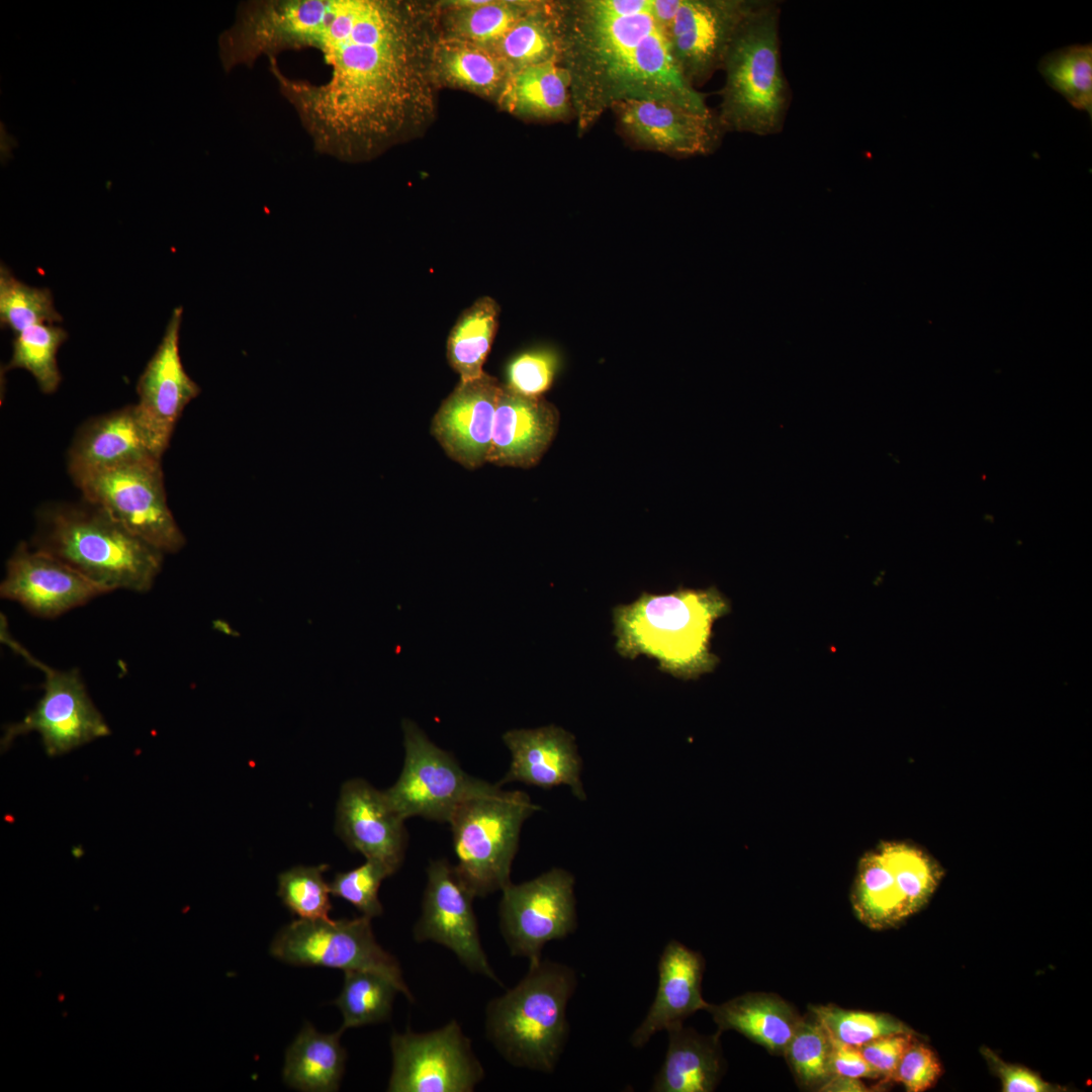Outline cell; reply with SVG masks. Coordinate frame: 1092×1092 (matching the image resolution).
Listing matches in <instances>:
<instances>
[{
  "label": "cell",
  "mask_w": 1092,
  "mask_h": 1092,
  "mask_svg": "<svg viewBox=\"0 0 1092 1092\" xmlns=\"http://www.w3.org/2000/svg\"><path fill=\"white\" fill-rule=\"evenodd\" d=\"M1038 72L1074 108L1092 116V46L1072 44L1044 55Z\"/></svg>",
  "instance_id": "cell-35"
},
{
  "label": "cell",
  "mask_w": 1092,
  "mask_h": 1092,
  "mask_svg": "<svg viewBox=\"0 0 1092 1092\" xmlns=\"http://www.w3.org/2000/svg\"><path fill=\"white\" fill-rule=\"evenodd\" d=\"M942 1074L934 1053L915 1038L903 1053L893 1080L909 1092H921L932 1087Z\"/></svg>",
  "instance_id": "cell-43"
},
{
  "label": "cell",
  "mask_w": 1092,
  "mask_h": 1092,
  "mask_svg": "<svg viewBox=\"0 0 1092 1092\" xmlns=\"http://www.w3.org/2000/svg\"><path fill=\"white\" fill-rule=\"evenodd\" d=\"M568 966L540 961L485 1008V1036L509 1064L551 1073L569 1033L566 1007L576 987Z\"/></svg>",
  "instance_id": "cell-6"
},
{
  "label": "cell",
  "mask_w": 1092,
  "mask_h": 1092,
  "mask_svg": "<svg viewBox=\"0 0 1092 1092\" xmlns=\"http://www.w3.org/2000/svg\"><path fill=\"white\" fill-rule=\"evenodd\" d=\"M1 623V640L44 674L43 695L19 722L5 726L1 749L29 732H37L49 756L71 750L110 734L103 716L90 699L78 669L59 670L33 657Z\"/></svg>",
  "instance_id": "cell-9"
},
{
  "label": "cell",
  "mask_w": 1092,
  "mask_h": 1092,
  "mask_svg": "<svg viewBox=\"0 0 1092 1092\" xmlns=\"http://www.w3.org/2000/svg\"><path fill=\"white\" fill-rule=\"evenodd\" d=\"M781 4L755 0L725 58L718 120L724 132L780 133L791 103L780 41Z\"/></svg>",
  "instance_id": "cell-5"
},
{
  "label": "cell",
  "mask_w": 1092,
  "mask_h": 1092,
  "mask_svg": "<svg viewBox=\"0 0 1092 1092\" xmlns=\"http://www.w3.org/2000/svg\"><path fill=\"white\" fill-rule=\"evenodd\" d=\"M810 1012L832 1039L855 1048L885 1035L914 1033L905 1023L888 1014L846 1010L835 1005L811 1006Z\"/></svg>",
  "instance_id": "cell-39"
},
{
  "label": "cell",
  "mask_w": 1092,
  "mask_h": 1092,
  "mask_svg": "<svg viewBox=\"0 0 1092 1092\" xmlns=\"http://www.w3.org/2000/svg\"><path fill=\"white\" fill-rule=\"evenodd\" d=\"M559 426V412L544 397H528L504 386L496 403L487 462L497 466L537 465Z\"/></svg>",
  "instance_id": "cell-22"
},
{
  "label": "cell",
  "mask_w": 1092,
  "mask_h": 1092,
  "mask_svg": "<svg viewBox=\"0 0 1092 1092\" xmlns=\"http://www.w3.org/2000/svg\"><path fill=\"white\" fill-rule=\"evenodd\" d=\"M851 903L858 919L875 929L892 927L916 912L897 841H885L858 862Z\"/></svg>",
  "instance_id": "cell-24"
},
{
  "label": "cell",
  "mask_w": 1092,
  "mask_h": 1092,
  "mask_svg": "<svg viewBox=\"0 0 1092 1092\" xmlns=\"http://www.w3.org/2000/svg\"><path fill=\"white\" fill-rule=\"evenodd\" d=\"M500 308L489 296H481L464 309L452 327L446 355L461 381L479 377L498 328Z\"/></svg>",
  "instance_id": "cell-33"
},
{
  "label": "cell",
  "mask_w": 1092,
  "mask_h": 1092,
  "mask_svg": "<svg viewBox=\"0 0 1092 1092\" xmlns=\"http://www.w3.org/2000/svg\"><path fill=\"white\" fill-rule=\"evenodd\" d=\"M158 458L151 447L136 405L95 418L78 432L69 450L68 470L74 482L89 474Z\"/></svg>",
  "instance_id": "cell-23"
},
{
  "label": "cell",
  "mask_w": 1092,
  "mask_h": 1092,
  "mask_svg": "<svg viewBox=\"0 0 1092 1092\" xmlns=\"http://www.w3.org/2000/svg\"><path fill=\"white\" fill-rule=\"evenodd\" d=\"M820 1091L862 1092L869 1088L859 1079L833 1075Z\"/></svg>",
  "instance_id": "cell-47"
},
{
  "label": "cell",
  "mask_w": 1092,
  "mask_h": 1092,
  "mask_svg": "<svg viewBox=\"0 0 1092 1092\" xmlns=\"http://www.w3.org/2000/svg\"><path fill=\"white\" fill-rule=\"evenodd\" d=\"M328 868V864L297 866L279 875L277 894L298 919H331V889L323 876Z\"/></svg>",
  "instance_id": "cell-40"
},
{
  "label": "cell",
  "mask_w": 1092,
  "mask_h": 1092,
  "mask_svg": "<svg viewBox=\"0 0 1092 1092\" xmlns=\"http://www.w3.org/2000/svg\"><path fill=\"white\" fill-rule=\"evenodd\" d=\"M432 72L437 86L461 88L495 100L510 75L490 50L443 34L433 49Z\"/></svg>",
  "instance_id": "cell-29"
},
{
  "label": "cell",
  "mask_w": 1092,
  "mask_h": 1092,
  "mask_svg": "<svg viewBox=\"0 0 1092 1092\" xmlns=\"http://www.w3.org/2000/svg\"><path fill=\"white\" fill-rule=\"evenodd\" d=\"M389 1092H471L484 1078L471 1040L454 1019L426 1032L390 1037Z\"/></svg>",
  "instance_id": "cell-12"
},
{
  "label": "cell",
  "mask_w": 1092,
  "mask_h": 1092,
  "mask_svg": "<svg viewBox=\"0 0 1092 1092\" xmlns=\"http://www.w3.org/2000/svg\"><path fill=\"white\" fill-rule=\"evenodd\" d=\"M505 64L509 73L561 59V31L558 2L536 1L490 50Z\"/></svg>",
  "instance_id": "cell-31"
},
{
  "label": "cell",
  "mask_w": 1092,
  "mask_h": 1092,
  "mask_svg": "<svg viewBox=\"0 0 1092 1092\" xmlns=\"http://www.w3.org/2000/svg\"><path fill=\"white\" fill-rule=\"evenodd\" d=\"M396 992V987L379 974L345 971L343 988L334 1001L343 1015L340 1030L387 1021Z\"/></svg>",
  "instance_id": "cell-34"
},
{
  "label": "cell",
  "mask_w": 1092,
  "mask_h": 1092,
  "mask_svg": "<svg viewBox=\"0 0 1092 1092\" xmlns=\"http://www.w3.org/2000/svg\"><path fill=\"white\" fill-rule=\"evenodd\" d=\"M404 759L397 781L384 791L403 819L449 822L456 808L488 783L468 775L454 756L433 743L412 720L402 721Z\"/></svg>",
  "instance_id": "cell-11"
},
{
  "label": "cell",
  "mask_w": 1092,
  "mask_h": 1092,
  "mask_svg": "<svg viewBox=\"0 0 1092 1092\" xmlns=\"http://www.w3.org/2000/svg\"><path fill=\"white\" fill-rule=\"evenodd\" d=\"M67 338L64 329L50 324L26 328L16 335L12 356L5 370L25 369L32 374L42 392L53 393L62 380L57 352Z\"/></svg>",
  "instance_id": "cell-36"
},
{
  "label": "cell",
  "mask_w": 1092,
  "mask_h": 1092,
  "mask_svg": "<svg viewBox=\"0 0 1092 1092\" xmlns=\"http://www.w3.org/2000/svg\"><path fill=\"white\" fill-rule=\"evenodd\" d=\"M343 1031L322 1033L303 1025L285 1054L283 1080L305 1092H332L340 1087L347 1059L340 1042Z\"/></svg>",
  "instance_id": "cell-30"
},
{
  "label": "cell",
  "mask_w": 1092,
  "mask_h": 1092,
  "mask_svg": "<svg viewBox=\"0 0 1092 1092\" xmlns=\"http://www.w3.org/2000/svg\"><path fill=\"white\" fill-rule=\"evenodd\" d=\"M559 353L550 347H537L514 356L507 364L505 387L528 396L543 397L560 369Z\"/></svg>",
  "instance_id": "cell-41"
},
{
  "label": "cell",
  "mask_w": 1092,
  "mask_h": 1092,
  "mask_svg": "<svg viewBox=\"0 0 1092 1092\" xmlns=\"http://www.w3.org/2000/svg\"><path fill=\"white\" fill-rule=\"evenodd\" d=\"M510 113L532 119H561L572 114L570 80L559 62L529 66L509 75L497 100Z\"/></svg>",
  "instance_id": "cell-28"
},
{
  "label": "cell",
  "mask_w": 1092,
  "mask_h": 1092,
  "mask_svg": "<svg viewBox=\"0 0 1092 1092\" xmlns=\"http://www.w3.org/2000/svg\"><path fill=\"white\" fill-rule=\"evenodd\" d=\"M914 1033L890 1034L873 1039L858 1049L864 1060L885 1081L893 1080L897 1065Z\"/></svg>",
  "instance_id": "cell-44"
},
{
  "label": "cell",
  "mask_w": 1092,
  "mask_h": 1092,
  "mask_svg": "<svg viewBox=\"0 0 1092 1092\" xmlns=\"http://www.w3.org/2000/svg\"><path fill=\"white\" fill-rule=\"evenodd\" d=\"M536 1L465 0L444 3L445 34L492 50Z\"/></svg>",
  "instance_id": "cell-32"
},
{
  "label": "cell",
  "mask_w": 1092,
  "mask_h": 1092,
  "mask_svg": "<svg viewBox=\"0 0 1092 1092\" xmlns=\"http://www.w3.org/2000/svg\"><path fill=\"white\" fill-rule=\"evenodd\" d=\"M161 459L150 458L95 472L75 481L85 500L165 553L182 549L185 537L167 503Z\"/></svg>",
  "instance_id": "cell-10"
},
{
  "label": "cell",
  "mask_w": 1092,
  "mask_h": 1092,
  "mask_svg": "<svg viewBox=\"0 0 1092 1092\" xmlns=\"http://www.w3.org/2000/svg\"><path fill=\"white\" fill-rule=\"evenodd\" d=\"M31 546L61 560L106 593L150 590L164 553L88 503L46 508Z\"/></svg>",
  "instance_id": "cell-4"
},
{
  "label": "cell",
  "mask_w": 1092,
  "mask_h": 1092,
  "mask_svg": "<svg viewBox=\"0 0 1092 1092\" xmlns=\"http://www.w3.org/2000/svg\"><path fill=\"white\" fill-rule=\"evenodd\" d=\"M667 1032V1052L651 1091H714L724 1069L720 1033L706 1036L684 1024L672 1026Z\"/></svg>",
  "instance_id": "cell-27"
},
{
  "label": "cell",
  "mask_w": 1092,
  "mask_h": 1092,
  "mask_svg": "<svg viewBox=\"0 0 1092 1092\" xmlns=\"http://www.w3.org/2000/svg\"><path fill=\"white\" fill-rule=\"evenodd\" d=\"M730 612L716 588H677L667 595L642 593L613 610L617 652L627 658L646 655L661 671L694 679L712 671L719 658L710 650L716 620Z\"/></svg>",
  "instance_id": "cell-3"
},
{
  "label": "cell",
  "mask_w": 1092,
  "mask_h": 1092,
  "mask_svg": "<svg viewBox=\"0 0 1092 1092\" xmlns=\"http://www.w3.org/2000/svg\"><path fill=\"white\" fill-rule=\"evenodd\" d=\"M183 308L176 307L164 337L141 375L135 404L154 454L161 459L185 406L200 387L186 373L179 354Z\"/></svg>",
  "instance_id": "cell-17"
},
{
  "label": "cell",
  "mask_w": 1092,
  "mask_h": 1092,
  "mask_svg": "<svg viewBox=\"0 0 1092 1092\" xmlns=\"http://www.w3.org/2000/svg\"><path fill=\"white\" fill-rule=\"evenodd\" d=\"M275 959L289 965L368 971L388 979L413 1002L398 961L376 941L371 919H297L280 929L270 945Z\"/></svg>",
  "instance_id": "cell-8"
},
{
  "label": "cell",
  "mask_w": 1092,
  "mask_h": 1092,
  "mask_svg": "<svg viewBox=\"0 0 1092 1092\" xmlns=\"http://www.w3.org/2000/svg\"><path fill=\"white\" fill-rule=\"evenodd\" d=\"M755 0H679L670 25L674 56L695 87L723 69L741 22Z\"/></svg>",
  "instance_id": "cell-16"
},
{
  "label": "cell",
  "mask_w": 1092,
  "mask_h": 1092,
  "mask_svg": "<svg viewBox=\"0 0 1092 1092\" xmlns=\"http://www.w3.org/2000/svg\"><path fill=\"white\" fill-rule=\"evenodd\" d=\"M439 11L403 0H252L220 37L225 69L284 53L312 54L307 82L277 83L313 148L361 162L433 119Z\"/></svg>",
  "instance_id": "cell-1"
},
{
  "label": "cell",
  "mask_w": 1092,
  "mask_h": 1092,
  "mask_svg": "<svg viewBox=\"0 0 1092 1092\" xmlns=\"http://www.w3.org/2000/svg\"><path fill=\"white\" fill-rule=\"evenodd\" d=\"M984 1055L998 1073L1005 1092H1050L1058 1091L1056 1086L1044 1082L1033 1072L1018 1066L1004 1063L993 1052L984 1049Z\"/></svg>",
  "instance_id": "cell-45"
},
{
  "label": "cell",
  "mask_w": 1092,
  "mask_h": 1092,
  "mask_svg": "<svg viewBox=\"0 0 1092 1092\" xmlns=\"http://www.w3.org/2000/svg\"><path fill=\"white\" fill-rule=\"evenodd\" d=\"M783 1056L804 1088L820 1091L832 1077L831 1038L811 1012L801 1018Z\"/></svg>",
  "instance_id": "cell-37"
},
{
  "label": "cell",
  "mask_w": 1092,
  "mask_h": 1092,
  "mask_svg": "<svg viewBox=\"0 0 1092 1092\" xmlns=\"http://www.w3.org/2000/svg\"><path fill=\"white\" fill-rule=\"evenodd\" d=\"M558 9L560 64L569 75L579 134L626 100H666L712 112L685 77L653 0L563 1Z\"/></svg>",
  "instance_id": "cell-2"
},
{
  "label": "cell",
  "mask_w": 1092,
  "mask_h": 1092,
  "mask_svg": "<svg viewBox=\"0 0 1092 1092\" xmlns=\"http://www.w3.org/2000/svg\"><path fill=\"white\" fill-rule=\"evenodd\" d=\"M107 594L56 557L20 542L6 563L2 599L34 616L55 618Z\"/></svg>",
  "instance_id": "cell-18"
},
{
  "label": "cell",
  "mask_w": 1092,
  "mask_h": 1092,
  "mask_svg": "<svg viewBox=\"0 0 1092 1092\" xmlns=\"http://www.w3.org/2000/svg\"><path fill=\"white\" fill-rule=\"evenodd\" d=\"M718 1033L734 1030L783 1056L802 1016L781 997L768 993H746L707 1009Z\"/></svg>",
  "instance_id": "cell-26"
},
{
  "label": "cell",
  "mask_w": 1092,
  "mask_h": 1092,
  "mask_svg": "<svg viewBox=\"0 0 1092 1092\" xmlns=\"http://www.w3.org/2000/svg\"><path fill=\"white\" fill-rule=\"evenodd\" d=\"M502 388L503 384L486 372L460 380L432 420V435L452 460L467 469L487 462Z\"/></svg>",
  "instance_id": "cell-20"
},
{
  "label": "cell",
  "mask_w": 1092,
  "mask_h": 1092,
  "mask_svg": "<svg viewBox=\"0 0 1092 1092\" xmlns=\"http://www.w3.org/2000/svg\"><path fill=\"white\" fill-rule=\"evenodd\" d=\"M574 877L559 868L500 892L499 929L513 957L541 961L544 945L573 933L576 922Z\"/></svg>",
  "instance_id": "cell-13"
},
{
  "label": "cell",
  "mask_w": 1092,
  "mask_h": 1092,
  "mask_svg": "<svg viewBox=\"0 0 1092 1092\" xmlns=\"http://www.w3.org/2000/svg\"><path fill=\"white\" fill-rule=\"evenodd\" d=\"M540 806L523 791L487 784L466 798L452 814L454 869L475 897L502 891L511 883L523 823Z\"/></svg>",
  "instance_id": "cell-7"
},
{
  "label": "cell",
  "mask_w": 1092,
  "mask_h": 1092,
  "mask_svg": "<svg viewBox=\"0 0 1092 1092\" xmlns=\"http://www.w3.org/2000/svg\"><path fill=\"white\" fill-rule=\"evenodd\" d=\"M393 873L382 862L365 859L361 866L338 873L330 883L331 894L352 904L370 919L383 913L378 893L382 881Z\"/></svg>",
  "instance_id": "cell-42"
},
{
  "label": "cell",
  "mask_w": 1092,
  "mask_h": 1092,
  "mask_svg": "<svg viewBox=\"0 0 1092 1092\" xmlns=\"http://www.w3.org/2000/svg\"><path fill=\"white\" fill-rule=\"evenodd\" d=\"M704 960L681 942L670 940L658 962V987L655 998L641 1024L634 1030L630 1042L642 1048L652 1035L682 1024L699 1010H706L702 996Z\"/></svg>",
  "instance_id": "cell-25"
},
{
  "label": "cell",
  "mask_w": 1092,
  "mask_h": 1092,
  "mask_svg": "<svg viewBox=\"0 0 1092 1092\" xmlns=\"http://www.w3.org/2000/svg\"><path fill=\"white\" fill-rule=\"evenodd\" d=\"M404 821L384 791L363 779L346 781L336 809V832L365 859L385 864L393 874L401 867L407 845Z\"/></svg>",
  "instance_id": "cell-19"
},
{
  "label": "cell",
  "mask_w": 1092,
  "mask_h": 1092,
  "mask_svg": "<svg viewBox=\"0 0 1092 1092\" xmlns=\"http://www.w3.org/2000/svg\"><path fill=\"white\" fill-rule=\"evenodd\" d=\"M574 740L571 733L555 725L507 731L503 741L512 761L496 785L522 782L545 790L566 785L574 797L584 801L582 762Z\"/></svg>",
  "instance_id": "cell-21"
},
{
  "label": "cell",
  "mask_w": 1092,
  "mask_h": 1092,
  "mask_svg": "<svg viewBox=\"0 0 1092 1092\" xmlns=\"http://www.w3.org/2000/svg\"><path fill=\"white\" fill-rule=\"evenodd\" d=\"M830 1065L832 1076L836 1075L853 1079L881 1078L864 1060L858 1048L838 1042L832 1038Z\"/></svg>",
  "instance_id": "cell-46"
},
{
  "label": "cell",
  "mask_w": 1092,
  "mask_h": 1092,
  "mask_svg": "<svg viewBox=\"0 0 1092 1092\" xmlns=\"http://www.w3.org/2000/svg\"><path fill=\"white\" fill-rule=\"evenodd\" d=\"M474 898L453 864L445 858L431 860L413 936L419 943L431 941L445 946L471 973L502 985L481 945Z\"/></svg>",
  "instance_id": "cell-14"
},
{
  "label": "cell",
  "mask_w": 1092,
  "mask_h": 1092,
  "mask_svg": "<svg viewBox=\"0 0 1092 1092\" xmlns=\"http://www.w3.org/2000/svg\"><path fill=\"white\" fill-rule=\"evenodd\" d=\"M611 110L632 143L668 155H709L724 133L717 114L698 112L666 100H626L616 103Z\"/></svg>",
  "instance_id": "cell-15"
},
{
  "label": "cell",
  "mask_w": 1092,
  "mask_h": 1092,
  "mask_svg": "<svg viewBox=\"0 0 1092 1092\" xmlns=\"http://www.w3.org/2000/svg\"><path fill=\"white\" fill-rule=\"evenodd\" d=\"M62 316L54 306L48 288L31 287L16 279L5 266L0 268V322L16 335L38 324L53 325Z\"/></svg>",
  "instance_id": "cell-38"
}]
</instances>
